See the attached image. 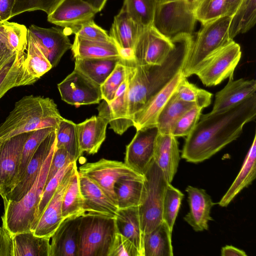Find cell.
I'll list each match as a JSON object with an SVG mask.
<instances>
[{
    "label": "cell",
    "mask_w": 256,
    "mask_h": 256,
    "mask_svg": "<svg viewBox=\"0 0 256 256\" xmlns=\"http://www.w3.org/2000/svg\"><path fill=\"white\" fill-rule=\"evenodd\" d=\"M256 116V93L224 110L200 116L186 136L181 156L186 162H202L210 158L242 134L244 126Z\"/></svg>",
    "instance_id": "cell-1"
},
{
    "label": "cell",
    "mask_w": 256,
    "mask_h": 256,
    "mask_svg": "<svg viewBox=\"0 0 256 256\" xmlns=\"http://www.w3.org/2000/svg\"><path fill=\"white\" fill-rule=\"evenodd\" d=\"M63 118L53 100L33 95L24 96L16 102L0 124V140L40 128H56Z\"/></svg>",
    "instance_id": "cell-2"
},
{
    "label": "cell",
    "mask_w": 256,
    "mask_h": 256,
    "mask_svg": "<svg viewBox=\"0 0 256 256\" xmlns=\"http://www.w3.org/2000/svg\"><path fill=\"white\" fill-rule=\"evenodd\" d=\"M56 146L44 162L34 185L19 200L4 204L2 226L13 235L32 232L38 222V208Z\"/></svg>",
    "instance_id": "cell-3"
},
{
    "label": "cell",
    "mask_w": 256,
    "mask_h": 256,
    "mask_svg": "<svg viewBox=\"0 0 256 256\" xmlns=\"http://www.w3.org/2000/svg\"><path fill=\"white\" fill-rule=\"evenodd\" d=\"M230 18L224 16L202 24L181 70L184 77L195 74L207 57L232 40L228 32Z\"/></svg>",
    "instance_id": "cell-4"
},
{
    "label": "cell",
    "mask_w": 256,
    "mask_h": 256,
    "mask_svg": "<svg viewBox=\"0 0 256 256\" xmlns=\"http://www.w3.org/2000/svg\"><path fill=\"white\" fill-rule=\"evenodd\" d=\"M195 7L190 0H166L158 2L152 26L170 40L192 35L196 22Z\"/></svg>",
    "instance_id": "cell-5"
},
{
    "label": "cell",
    "mask_w": 256,
    "mask_h": 256,
    "mask_svg": "<svg viewBox=\"0 0 256 256\" xmlns=\"http://www.w3.org/2000/svg\"><path fill=\"white\" fill-rule=\"evenodd\" d=\"M114 218L82 216L78 256H108L116 232Z\"/></svg>",
    "instance_id": "cell-6"
},
{
    "label": "cell",
    "mask_w": 256,
    "mask_h": 256,
    "mask_svg": "<svg viewBox=\"0 0 256 256\" xmlns=\"http://www.w3.org/2000/svg\"><path fill=\"white\" fill-rule=\"evenodd\" d=\"M144 176L146 194L142 204L138 206L144 234L152 231L163 222L162 204L169 183L154 160Z\"/></svg>",
    "instance_id": "cell-7"
},
{
    "label": "cell",
    "mask_w": 256,
    "mask_h": 256,
    "mask_svg": "<svg viewBox=\"0 0 256 256\" xmlns=\"http://www.w3.org/2000/svg\"><path fill=\"white\" fill-rule=\"evenodd\" d=\"M241 56L240 46L232 40L207 57L195 74L206 86L218 85L233 76Z\"/></svg>",
    "instance_id": "cell-8"
},
{
    "label": "cell",
    "mask_w": 256,
    "mask_h": 256,
    "mask_svg": "<svg viewBox=\"0 0 256 256\" xmlns=\"http://www.w3.org/2000/svg\"><path fill=\"white\" fill-rule=\"evenodd\" d=\"M78 171L80 174L88 177L98 186L116 205L114 192L116 182L122 178L144 176L124 162L105 158L86 163Z\"/></svg>",
    "instance_id": "cell-9"
},
{
    "label": "cell",
    "mask_w": 256,
    "mask_h": 256,
    "mask_svg": "<svg viewBox=\"0 0 256 256\" xmlns=\"http://www.w3.org/2000/svg\"><path fill=\"white\" fill-rule=\"evenodd\" d=\"M174 47V42L152 25L144 27L133 50L134 62L138 65H160Z\"/></svg>",
    "instance_id": "cell-10"
},
{
    "label": "cell",
    "mask_w": 256,
    "mask_h": 256,
    "mask_svg": "<svg viewBox=\"0 0 256 256\" xmlns=\"http://www.w3.org/2000/svg\"><path fill=\"white\" fill-rule=\"evenodd\" d=\"M30 132L2 140L0 148V196L4 199L14 187L24 145Z\"/></svg>",
    "instance_id": "cell-11"
},
{
    "label": "cell",
    "mask_w": 256,
    "mask_h": 256,
    "mask_svg": "<svg viewBox=\"0 0 256 256\" xmlns=\"http://www.w3.org/2000/svg\"><path fill=\"white\" fill-rule=\"evenodd\" d=\"M58 88L64 101L76 106L98 104L102 100L100 86L74 69Z\"/></svg>",
    "instance_id": "cell-12"
},
{
    "label": "cell",
    "mask_w": 256,
    "mask_h": 256,
    "mask_svg": "<svg viewBox=\"0 0 256 256\" xmlns=\"http://www.w3.org/2000/svg\"><path fill=\"white\" fill-rule=\"evenodd\" d=\"M158 133L156 126L136 130L134 137L126 146L124 162L142 175L144 176L153 160Z\"/></svg>",
    "instance_id": "cell-13"
},
{
    "label": "cell",
    "mask_w": 256,
    "mask_h": 256,
    "mask_svg": "<svg viewBox=\"0 0 256 256\" xmlns=\"http://www.w3.org/2000/svg\"><path fill=\"white\" fill-rule=\"evenodd\" d=\"M97 12L82 0H60L48 15V20L74 34L85 22L93 20Z\"/></svg>",
    "instance_id": "cell-14"
},
{
    "label": "cell",
    "mask_w": 256,
    "mask_h": 256,
    "mask_svg": "<svg viewBox=\"0 0 256 256\" xmlns=\"http://www.w3.org/2000/svg\"><path fill=\"white\" fill-rule=\"evenodd\" d=\"M56 129L41 143L28 164L20 180L3 199L4 203L20 200L34 185L52 150L56 146Z\"/></svg>",
    "instance_id": "cell-15"
},
{
    "label": "cell",
    "mask_w": 256,
    "mask_h": 256,
    "mask_svg": "<svg viewBox=\"0 0 256 256\" xmlns=\"http://www.w3.org/2000/svg\"><path fill=\"white\" fill-rule=\"evenodd\" d=\"M28 31L52 68L57 66L64 54L72 48L68 35L60 28L32 24Z\"/></svg>",
    "instance_id": "cell-16"
},
{
    "label": "cell",
    "mask_w": 256,
    "mask_h": 256,
    "mask_svg": "<svg viewBox=\"0 0 256 256\" xmlns=\"http://www.w3.org/2000/svg\"><path fill=\"white\" fill-rule=\"evenodd\" d=\"M76 168V162L71 164L35 226L32 231L34 235L50 238L64 220L62 212V198L74 172Z\"/></svg>",
    "instance_id": "cell-17"
},
{
    "label": "cell",
    "mask_w": 256,
    "mask_h": 256,
    "mask_svg": "<svg viewBox=\"0 0 256 256\" xmlns=\"http://www.w3.org/2000/svg\"><path fill=\"white\" fill-rule=\"evenodd\" d=\"M79 183L84 200V215L116 216L118 210L117 205L98 186L80 174Z\"/></svg>",
    "instance_id": "cell-18"
},
{
    "label": "cell",
    "mask_w": 256,
    "mask_h": 256,
    "mask_svg": "<svg viewBox=\"0 0 256 256\" xmlns=\"http://www.w3.org/2000/svg\"><path fill=\"white\" fill-rule=\"evenodd\" d=\"M184 76L181 70L159 92L153 96L132 117L134 126L136 130L156 126L158 116L164 106L174 92Z\"/></svg>",
    "instance_id": "cell-19"
},
{
    "label": "cell",
    "mask_w": 256,
    "mask_h": 256,
    "mask_svg": "<svg viewBox=\"0 0 256 256\" xmlns=\"http://www.w3.org/2000/svg\"><path fill=\"white\" fill-rule=\"evenodd\" d=\"M127 90L126 78L116 90L114 100L109 104L104 100L98 108V116L106 119L110 128L120 135L134 126L128 114Z\"/></svg>",
    "instance_id": "cell-20"
},
{
    "label": "cell",
    "mask_w": 256,
    "mask_h": 256,
    "mask_svg": "<svg viewBox=\"0 0 256 256\" xmlns=\"http://www.w3.org/2000/svg\"><path fill=\"white\" fill-rule=\"evenodd\" d=\"M186 192L188 196L190 211L184 216V220L196 232L208 230V222L213 220L210 216V210L216 204L204 189L188 186Z\"/></svg>",
    "instance_id": "cell-21"
},
{
    "label": "cell",
    "mask_w": 256,
    "mask_h": 256,
    "mask_svg": "<svg viewBox=\"0 0 256 256\" xmlns=\"http://www.w3.org/2000/svg\"><path fill=\"white\" fill-rule=\"evenodd\" d=\"M81 217L62 221L50 238V256H78Z\"/></svg>",
    "instance_id": "cell-22"
},
{
    "label": "cell",
    "mask_w": 256,
    "mask_h": 256,
    "mask_svg": "<svg viewBox=\"0 0 256 256\" xmlns=\"http://www.w3.org/2000/svg\"><path fill=\"white\" fill-rule=\"evenodd\" d=\"M26 56V51L18 52L0 70V99L11 88L30 85L38 80L30 72Z\"/></svg>",
    "instance_id": "cell-23"
},
{
    "label": "cell",
    "mask_w": 256,
    "mask_h": 256,
    "mask_svg": "<svg viewBox=\"0 0 256 256\" xmlns=\"http://www.w3.org/2000/svg\"><path fill=\"white\" fill-rule=\"evenodd\" d=\"M180 159L176 137L172 134L158 132L155 142L153 160L169 183L172 182L177 172Z\"/></svg>",
    "instance_id": "cell-24"
},
{
    "label": "cell",
    "mask_w": 256,
    "mask_h": 256,
    "mask_svg": "<svg viewBox=\"0 0 256 256\" xmlns=\"http://www.w3.org/2000/svg\"><path fill=\"white\" fill-rule=\"evenodd\" d=\"M256 91V81L240 78L233 80V76L229 77L226 86L216 94L212 112L226 110L240 104L251 96Z\"/></svg>",
    "instance_id": "cell-25"
},
{
    "label": "cell",
    "mask_w": 256,
    "mask_h": 256,
    "mask_svg": "<svg viewBox=\"0 0 256 256\" xmlns=\"http://www.w3.org/2000/svg\"><path fill=\"white\" fill-rule=\"evenodd\" d=\"M108 121L99 116H94L76 124L81 152L94 154L98 152L106 137Z\"/></svg>",
    "instance_id": "cell-26"
},
{
    "label": "cell",
    "mask_w": 256,
    "mask_h": 256,
    "mask_svg": "<svg viewBox=\"0 0 256 256\" xmlns=\"http://www.w3.org/2000/svg\"><path fill=\"white\" fill-rule=\"evenodd\" d=\"M114 221L116 232L132 242L140 256H144V234L142 229L138 206L118 209Z\"/></svg>",
    "instance_id": "cell-27"
},
{
    "label": "cell",
    "mask_w": 256,
    "mask_h": 256,
    "mask_svg": "<svg viewBox=\"0 0 256 256\" xmlns=\"http://www.w3.org/2000/svg\"><path fill=\"white\" fill-rule=\"evenodd\" d=\"M143 28L122 7L114 18L110 36L120 50H133Z\"/></svg>",
    "instance_id": "cell-28"
},
{
    "label": "cell",
    "mask_w": 256,
    "mask_h": 256,
    "mask_svg": "<svg viewBox=\"0 0 256 256\" xmlns=\"http://www.w3.org/2000/svg\"><path fill=\"white\" fill-rule=\"evenodd\" d=\"M144 176L120 179L114 186L118 209L140 206L145 196Z\"/></svg>",
    "instance_id": "cell-29"
},
{
    "label": "cell",
    "mask_w": 256,
    "mask_h": 256,
    "mask_svg": "<svg viewBox=\"0 0 256 256\" xmlns=\"http://www.w3.org/2000/svg\"><path fill=\"white\" fill-rule=\"evenodd\" d=\"M256 137L255 134L238 174L218 203L220 206L222 207L228 206L244 188L252 184L256 177Z\"/></svg>",
    "instance_id": "cell-30"
},
{
    "label": "cell",
    "mask_w": 256,
    "mask_h": 256,
    "mask_svg": "<svg viewBox=\"0 0 256 256\" xmlns=\"http://www.w3.org/2000/svg\"><path fill=\"white\" fill-rule=\"evenodd\" d=\"M74 58V69L100 86L122 59L121 57Z\"/></svg>",
    "instance_id": "cell-31"
},
{
    "label": "cell",
    "mask_w": 256,
    "mask_h": 256,
    "mask_svg": "<svg viewBox=\"0 0 256 256\" xmlns=\"http://www.w3.org/2000/svg\"><path fill=\"white\" fill-rule=\"evenodd\" d=\"M71 49L74 58L121 57L120 49L114 42L88 40L76 36Z\"/></svg>",
    "instance_id": "cell-32"
},
{
    "label": "cell",
    "mask_w": 256,
    "mask_h": 256,
    "mask_svg": "<svg viewBox=\"0 0 256 256\" xmlns=\"http://www.w3.org/2000/svg\"><path fill=\"white\" fill-rule=\"evenodd\" d=\"M172 234L164 221L152 231L144 234V256H172Z\"/></svg>",
    "instance_id": "cell-33"
},
{
    "label": "cell",
    "mask_w": 256,
    "mask_h": 256,
    "mask_svg": "<svg viewBox=\"0 0 256 256\" xmlns=\"http://www.w3.org/2000/svg\"><path fill=\"white\" fill-rule=\"evenodd\" d=\"M12 236L14 256H50V238L36 236L32 231Z\"/></svg>",
    "instance_id": "cell-34"
},
{
    "label": "cell",
    "mask_w": 256,
    "mask_h": 256,
    "mask_svg": "<svg viewBox=\"0 0 256 256\" xmlns=\"http://www.w3.org/2000/svg\"><path fill=\"white\" fill-rule=\"evenodd\" d=\"M256 22V0H242L231 16L228 27L230 40L239 34L246 32Z\"/></svg>",
    "instance_id": "cell-35"
},
{
    "label": "cell",
    "mask_w": 256,
    "mask_h": 256,
    "mask_svg": "<svg viewBox=\"0 0 256 256\" xmlns=\"http://www.w3.org/2000/svg\"><path fill=\"white\" fill-rule=\"evenodd\" d=\"M194 104L180 99L174 92L160 112L157 120L158 132L162 134H171L178 118L193 106Z\"/></svg>",
    "instance_id": "cell-36"
},
{
    "label": "cell",
    "mask_w": 256,
    "mask_h": 256,
    "mask_svg": "<svg viewBox=\"0 0 256 256\" xmlns=\"http://www.w3.org/2000/svg\"><path fill=\"white\" fill-rule=\"evenodd\" d=\"M62 212L63 218L78 217L84 215V200L79 183V174L76 168L64 193Z\"/></svg>",
    "instance_id": "cell-37"
},
{
    "label": "cell",
    "mask_w": 256,
    "mask_h": 256,
    "mask_svg": "<svg viewBox=\"0 0 256 256\" xmlns=\"http://www.w3.org/2000/svg\"><path fill=\"white\" fill-rule=\"evenodd\" d=\"M56 148H64L76 161L82 154L80 150L76 124L63 118L56 128Z\"/></svg>",
    "instance_id": "cell-38"
},
{
    "label": "cell",
    "mask_w": 256,
    "mask_h": 256,
    "mask_svg": "<svg viewBox=\"0 0 256 256\" xmlns=\"http://www.w3.org/2000/svg\"><path fill=\"white\" fill-rule=\"evenodd\" d=\"M0 40L12 52L26 51L28 29L23 24L6 21L0 25Z\"/></svg>",
    "instance_id": "cell-39"
},
{
    "label": "cell",
    "mask_w": 256,
    "mask_h": 256,
    "mask_svg": "<svg viewBox=\"0 0 256 256\" xmlns=\"http://www.w3.org/2000/svg\"><path fill=\"white\" fill-rule=\"evenodd\" d=\"M56 129V128L54 127H48L31 132L23 146L18 172L13 188L20 180L28 164L38 147L44 140Z\"/></svg>",
    "instance_id": "cell-40"
},
{
    "label": "cell",
    "mask_w": 256,
    "mask_h": 256,
    "mask_svg": "<svg viewBox=\"0 0 256 256\" xmlns=\"http://www.w3.org/2000/svg\"><path fill=\"white\" fill-rule=\"evenodd\" d=\"M158 0H124L123 7L143 27L152 25Z\"/></svg>",
    "instance_id": "cell-41"
},
{
    "label": "cell",
    "mask_w": 256,
    "mask_h": 256,
    "mask_svg": "<svg viewBox=\"0 0 256 256\" xmlns=\"http://www.w3.org/2000/svg\"><path fill=\"white\" fill-rule=\"evenodd\" d=\"M174 93L180 99L194 104L202 110L210 104L212 96V93L190 82L184 76L180 80Z\"/></svg>",
    "instance_id": "cell-42"
},
{
    "label": "cell",
    "mask_w": 256,
    "mask_h": 256,
    "mask_svg": "<svg viewBox=\"0 0 256 256\" xmlns=\"http://www.w3.org/2000/svg\"><path fill=\"white\" fill-rule=\"evenodd\" d=\"M26 62L32 74L39 79L52 68L28 31Z\"/></svg>",
    "instance_id": "cell-43"
},
{
    "label": "cell",
    "mask_w": 256,
    "mask_h": 256,
    "mask_svg": "<svg viewBox=\"0 0 256 256\" xmlns=\"http://www.w3.org/2000/svg\"><path fill=\"white\" fill-rule=\"evenodd\" d=\"M184 194L171 183H168L164 194L162 216V220L172 232L174 226Z\"/></svg>",
    "instance_id": "cell-44"
},
{
    "label": "cell",
    "mask_w": 256,
    "mask_h": 256,
    "mask_svg": "<svg viewBox=\"0 0 256 256\" xmlns=\"http://www.w3.org/2000/svg\"><path fill=\"white\" fill-rule=\"evenodd\" d=\"M126 78V68L122 58L100 86L102 99L108 104L114 98L116 90Z\"/></svg>",
    "instance_id": "cell-45"
},
{
    "label": "cell",
    "mask_w": 256,
    "mask_h": 256,
    "mask_svg": "<svg viewBox=\"0 0 256 256\" xmlns=\"http://www.w3.org/2000/svg\"><path fill=\"white\" fill-rule=\"evenodd\" d=\"M226 0H202L195 9L196 17L202 24L224 16Z\"/></svg>",
    "instance_id": "cell-46"
},
{
    "label": "cell",
    "mask_w": 256,
    "mask_h": 256,
    "mask_svg": "<svg viewBox=\"0 0 256 256\" xmlns=\"http://www.w3.org/2000/svg\"><path fill=\"white\" fill-rule=\"evenodd\" d=\"M202 110L194 106L184 112L176 122L171 134L176 137L188 136L200 120Z\"/></svg>",
    "instance_id": "cell-47"
},
{
    "label": "cell",
    "mask_w": 256,
    "mask_h": 256,
    "mask_svg": "<svg viewBox=\"0 0 256 256\" xmlns=\"http://www.w3.org/2000/svg\"><path fill=\"white\" fill-rule=\"evenodd\" d=\"M60 0H15L12 17L20 14L40 10L49 14Z\"/></svg>",
    "instance_id": "cell-48"
},
{
    "label": "cell",
    "mask_w": 256,
    "mask_h": 256,
    "mask_svg": "<svg viewBox=\"0 0 256 256\" xmlns=\"http://www.w3.org/2000/svg\"><path fill=\"white\" fill-rule=\"evenodd\" d=\"M74 34L88 40L114 42L106 31L98 26L93 20L82 24L76 30Z\"/></svg>",
    "instance_id": "cell-49"
},
{
    "label": "cell",
    "mask_w": 256,
    "mask_h": 256,
    "mask_svg": "<svg viewBox=\"0 0 256 256\" xmlns=\"http://www.w3.org/2000/svg\"><path fill=\"white\" fill-rule=\"evenodd\" d=\"M72 163L62 168L46 185L38 206V222Z\"/></svg>",
    "instance_id": "cell-50"
},
{
    "label": "cell",
    "mask_w": 256,
    "mask_h": 256,
    "mask_svg": "<svg viewBox=\"0 0 256 256\" xmlns=\"http://www.w3.org/2000/svg\"><path fill=\"white\" fill-rule=\"evenodd\" d=\"M108 256H140V254L130 240L116 232Z\"/></svg>",
    "instance_id": "cell-51"
},
{
    "label": "cell",
    "mask_w": 256,
    "mask_h": 256,
    "mask_svg": "<svg viewBox=\"0 0 256 256\" xmlns=\"http://www.w3.org/2000/svg\"><path fill=\"white\" fill-rule=\"evenodd\" d=\"M76 161L64 148H56L48 169L46 185L62 168Z\"/></svg>",
    "instance_id": "cell-52"
},
{
    "label": "cell",
    "mask_w": 256,
    "mask_h": 256,
    "mask_svg": "<svg viewBox=\"0 0 256 256\" xmlns=\"http://www.w3.org/2000/svg\"><path fill=\"white\" fill-rule=\"evenodd\" d=\"M0 256H14L13 236L2 226H0Z\"/></svg>",
    "instance_id": "cell-53"
},
{
    "label": "cell",
    "mask_w": 256,
    "mask_h": 256,
    "mask_svg": "<svg viewBox=\"0 0 256 256\" xmlns=\"http://www.w3.org/2000/svg\"><path fill=\"white\" fill-rule=\"evenodd\" d=\"M15 0H0V23L7 21L12 17Z\"/></svg>",
    "instance_id": "cell-54"
},
{
    "label": "cell",
    "mask_w": 256,
    "mask_h": 256,
    "mask_svg": "<svg viewBox=\"0 0 256 256\" xmlns=\"http://www.w3.org/2000/svg\"><path fill=\"white\" fill-rule=\"evenodd\" d=\"M17 52L9 50L0 40V70L16 56Z\"/></svg>",
    "instance_id": "cell-55"
},
{
    "label": "cell",
    "mask_w": 256,
    "mask_h": 256,
    "mask_svg": "<svg viewBox=\"0 0 256 256\" xmlns=\"http://www.w3.org/2000/svg\"><path fill=\"white\" fill-rule=\"evenodd\" d=\"M222 256H246L245 252L232 246H226L221 250Z\"/></svg>",
    "instance_id": "cell-56"
},
{
    "label": "cell",
    "mask_w": 256,
    "mask_h": 256,
    "mask_svg": "<svg viewBox=\"0 0 256 256\" xmlns=\"http://www.w3.org/2000/svg\"><path fill=\"white\" fill-rule=\"evenodd\" d=\"M242 0H226L224 16H232Z\"/></svg>",
    "instance_id": "cell-57"
},
{
    "label": "cell",
    "mask_w": 256,
    "mask_h": 256,
    "mask_svg": "<svg viewBox=\"0 0 256 256\" xmlns=\"http://www.w3.org/2000/svg\"><path fill=\"white\" fill-rule=\"evenodd\" d=\"M92 6L97 12L104 7L107 0H82Z\"/></svg>",
    "instance_id": "cell-58"
},
{
    "label": "cell",
    "mask_w": 256,
    "mask_h": 256,
    "mask_svg": "<svg viewBox=\"0 0 256 256\" xmlns=\"http://www.w3.org/2000/svg\"><path fill=\"white\" fill-rule=\"evenodd\" d=\"M192 3L193 4V5L194 6L195 8L197 6L198 4L200 3V2L202 0H190Z\"/></svg>",
    "instance_id": "cell-59"
},
{
    "label": "cell",
    "mask_w": 256,
    "mask_h": 256,
    "mask_svg": "<svg viewBox=\"0 0 256 256\" xmlns=\"http://www.w3.org/2000/svg\"><path fill=\"white\" fill-rule=\"evenodd\" d=\"M2 140H0V148L1 144H2Z\"/></svg>",
    "instance_id": "cell-60"
},
{
    "label": "cell",
    "mask_w": 256,
    "mask_h": 256,
    "mask_svg": "<svg viewBox=\"0 0 256 256\" xmlns=\"http://www.w3.org/2000/svg\"><path fill=\"white\" fill-rule=\"evenodd\" d=\"M2 24V23H0V24Z\"/></svg>",
    "instance_id": "cell-61"
}]
</instances>
